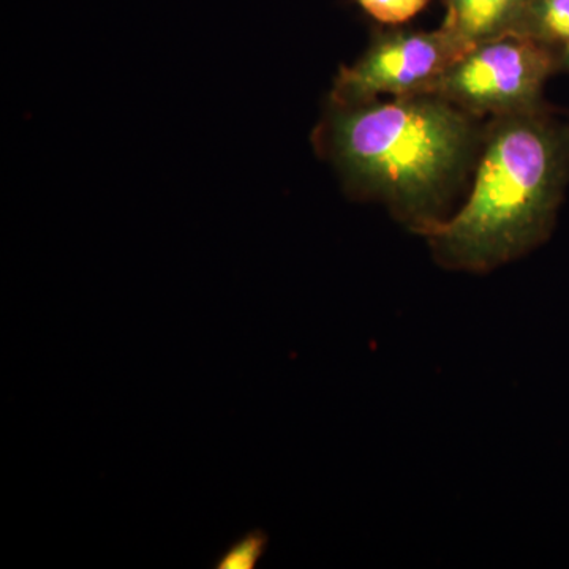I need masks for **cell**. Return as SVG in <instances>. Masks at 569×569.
Returning a JSON list of instances; mask_svg holds the SVG:
<instances>
[{
	"label": "cell",
	"instance_id": "cell-3",
	"mask_svg": "<svg viewBox=\"0 0 569 569\" xmlns=\"http://www.w3.org/2000/svg\"><path fill=\"white\" fill-rule=\"evenodd\" d=\"M560 56L545 44L507 33L479 41L426 93L477 118H498L542 107L541 97Z\"/></svg>",
	"mask_w": 569,
	"mask_h": 569
},
{
	"label": "cell",
	"instance_id": "cell-9",
	"mask_svg": "<svg viewBox=\"0 0 569 569\" xmlns=\"http://www.w3.org/2000/svg\"><path fill=\"white\" fill-rule=\"evenodd\" d=\"M560 67L569 71V47L560 52Z\"/></svg>",
	"mask_w": 569,
	"mask_h": 569
},
{
	"label": "cell",
	"instance_id": "cell-6",
	"mask_svg": "<svg viewBox=\"0 0 569 569\" xmlns=\"http://www.w3.org/2000/svg\"><path fill=\"white\" fill-rule=\"evenodd\" d=\"M511 33L560 52L569 47V0H527Z\"/></svg>",
	"mask_w": 569,
	"mask_h": 569
},
{
	"label": "cell",
	"instance_id": "cell-1",
	"mask_svg": "<svg viewBox=\"0 0 569 569\" xmlns=\"http://www.w3.org/2000/svg\"><path fill=\"white\" fill-rule=\"evenodd\" d=\"M485 129L481 118L448 100L415 93L331 104L316 141L348 192L387 206L408 230L426 236L451 216L477 164Z\"/></svg>",
	"mask_w": 569,
	"mask_h": 569
},
{
	"label": "cell",
	"instance_id": "cell-5",
	"mask_svg": "<svg viewBox=\"0 0 569 569\" xmlns=\"http://www.w3.org/2000/svg\"><path fill=\"white\" fill-rule=\"evenodd\" d=\"M447 6L443 28L467 41L496 39L511 33L527 0H443Z\"/></svg>",
	"mask_w": 569,
	"mask_h": 569
},
{
	"label": "cell",
	"instance_id": "cell-8",
	"mask_svg": "<svg viewBox=\"0 0 569 569\" xmlns=\"http://www.w3.org/2000/svg\"><path fill=\"white\" fill-rule=\"evenodd\" d=\"M266 539L260 533L250 535L233 548L228 550L227 556L220 560V568H253L260 560L264 550Z\"/></svg>",
	"mask_w": 569,
	"mask_h": 569
},
{
	"label": "cell",
	"instance_id": "cell-2",
	"mask_svg": "<svg viewBox=\"0 0 569 569\" xmlns=\"http://www.w3.org/2000/svg\"><path fill=\"white\" fill-rule=\"evenodd\" d=\"M569 182V127L542 107L490 119L463 204L425 236L438 264L488 274L545 244Z\"/></svg>",
	"mask_w": 569,
	"mask_h": 569
},
{
	"label": "cell",
	"instance_id": "cell-4",
	"mask_svg": "<svg viewBox=\"0 0 569 569\" xmlns=\"http://www.w3.org/2000/svg\"><path fill=\"white\" fill-rule=\"evenodd\" d=\"M471 47L443 26L429 32L380 33L359 61L340 69L331 104L351 107L373 102L380 96L426 93Z\"/></svg>",
	"mask_w": 569,
	"mask_h": 569
},
{
	"label": "cell",
	"instance_id": "cell-7",
	"mask_svg": "<svg viewBox=\"0 0 569 569\" xmlns=\"http://www.w3.org/2000/svg\"><path fill=\"white\" fill-rule=\"evenodd\" d=\"M377 21L385 24H400L417 17L419 11L429 6L430 0H358Z\"/></svg>",
	"mask_w": 569,
	"mask_h": 569
}]
</instances>
